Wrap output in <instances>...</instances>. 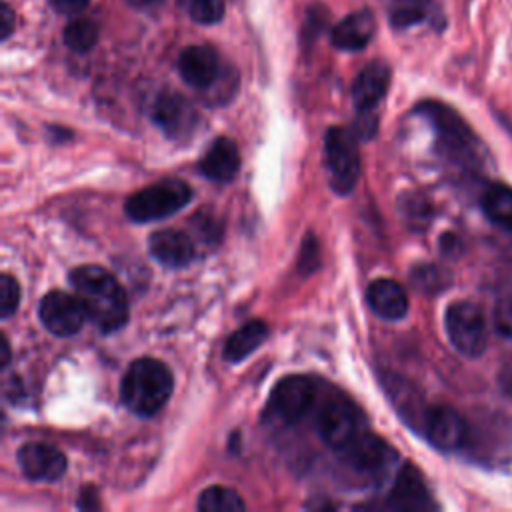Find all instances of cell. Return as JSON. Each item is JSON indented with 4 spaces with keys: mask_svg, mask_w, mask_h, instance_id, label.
<instances>
[{
    "mask_svg": "<svg viewBox=\"0 0 512 512\" xmlns=\"http://www.w3.org/2000/svg\"><path fill=\"white\" fill-rule=\"evenodd\" d=\"M70 284L88 318L102 332L120 330L128 322V298L112 272L96 264H84L70 272Z\"/></svg>",
    "mask_w": 512,
    "mask_h": 512,
    "instance_id": "1",
    "label": "cell"
},
{
    "mask_svg": "<svg viewBox=\"0 0 512 512\" xmlns=\"http://www.w3.org/2000/svg\"><path fill=\"white\" fill-rule=\"evenodd\" d=\"M174 390L170 368L154 358L134 360L120 382V398L138 416H152L168 402Z\"/></svg>",
    "mask_w": 512,
    "mask_h": 512,
    "instance_id": "2",
    "label": "cell"
},
{
    "mask_svg": "<svg viewBox=\"0 0 512 512\" xmlns=\"http://www.w3.org/2000/svg\"><path fill=\"white\" fill-rule=\"evenodd\" d=\"M436 130L444 154L460 164H474L478 160V140L470 126L450 106L426 100L416 108Z\"/></svg>",
    "mask_w": 512,
    "mask_h": 512,
    "instance_id": "3",
    "label": "cell"
},
{
    "mask_svg": "<svg viewBox=\"0 0 512 512\" xmlns=\"http://www.w3.org/2000/svg\"><path fill=\"white\" fill-rule=\"evenodd\" d=\"M190 198L192 190L184 180L166 178L134 192L124 204V212L132 222H154L176 214Z\"/></svg>",
    "mask_w": 512,
    "mask_h": 512,
    "instance_id": "4",
    "label": "cell"
},
{
    "mask_svg": "<svg viewBox=\"0 0 512 512\" xmlns=\"http://www.w3.org/2000/svg\"><path fill=\"white\" fill-rule=\"evenodd\" d=\"M316 430L322 442L338 452L364 430H368V426L362 410L350 398L332 394L320 404L316 412Z\"/></svg>",
    "mask_w": 512,
    "mask_h": 512,
    "instance_id": "5",
    "label": "cell"
},
{
    "mask_svg": "<svg viewBox=\"0 0 512 512\" xmlns=\"http://www.w3.org/2000/svg\"><path fill=\"white\" fill-rule=\"evenodd\" d=\"M324 158L334 194H350L360 176V154L354 134L342 126L328 128L324 136Z\"/></svg>",
    "mask_w": 512,
    "mask_h": 512,
    "instance_id": "6",
    "label": "cell"
},
{
    "mask_svg": "<svg viewBox=\"0 0 512 512\" xmlns=\"http://www.w3.org/2000/svg\"><path fill=\"white\" fill-rule=\"evenodd\" d=\"M444 328L450 344L466 358H478L486 350L488 332L482 310L466 300L452 302L444 312Z\"/></svg>",
    "mask_w": 512,
    "mask_h": 512,
    "instance_id": "7",
    "label": "cell"
},
{
    "mask_svg": "<svg viewBox=\"0 0 512 512\" xmlns=\"http://www.w3.org/2000/svg\"><path fill=\"white\" fill-rule=\"evenodd\" d=\"M316 384L302 374H290L276 382L268 398V412L282 424L300 422L314 406Z\"/></svg>",
    "mask_w": 512,
    "mask_h": 512,
    "instance_id": "8",
    "label": "cell"
},
{
    "mask_svg": "<svg viewBox=\"0 0 512 512\" xmlns=\"http://www.w3.org/2000/svg\"><path fill=\"white\" fill-rule=\"evenodd\" d=\"M336 454L348 468L376 478L386 476L392 470L394 462L398 460L394 448L370 430H364Z\"/></svg>",
    "mask_w": 512,
    "mask_h": 512,
    "instance_id": "9",
    "label": "cell"
},
{
    "mask_svg": "<svg viewBox=\"0 0 512 512\" xmlns=\"http://www.w3.org/2000/svg\"><path fill=\"white\" fill-rule=\"evenodd\" d=\"M38 316L42 326L54 336H72L84 326L88 312L76 294L52 290L42 296Z\"/></svg>",
    "mask_w": 512,
    "mask_h": 512,
    "instance_id": "10",
    "label": "cell"
},
{
    "mask_svg": "<svg viewBox=\"0 0 512 512\" xmlns=\"http://www.w3.org/2000/svg\"><path fill=\"white\" fill-rule=\"evenodd\" d=\"M154 124L174 142H184L194 134L198 114L178 92H162L152 104Z\"/></svg>",
    "mask_w": 512,
    "mask_h": 512,
    "instance_id": "11",
    "label": "cell"
},
{
    "mask_svg": "<svg viewBox=\"0 0 512 512\" xmlns=\"http://www.w3.org/2000/svg\"><path fill=\"white\" fill-rule=\"evenodd\" d=\"M426 436V440L442 452H450V450H458L466 436H468V428L464 418L450 406H430L426 416H424V424H422V432Z\"/></svg>",
    "mask_w": 512,
    "mask_h": 512,
    "instance_id": "12",
    "label": "cell"
},
{
    "mask_svg": "<svg viewBox=\"0 0 512 512\" xmlns=\"http://www.w3.org/2000/svg\"><path fill=\"white\" fill-rule=\"evenodd\" d=\"M178 72L194 90H210L222 74L218 52L204 44L188 46L178 56Z\"/></svg>",
    "mask_w": 512,
    "mask_h": 512,
    "instance_id": "13",
    "label": "cell"
},
{
    "mask_svg": "<svg viewBox=\"0 0 512 512\" xmlns=\"http://www.w3.org/2000/svg\"><path fill=\"white\" fill-rule=\"evenodd\" d=\"M18 464L32 482H56L66 472V456L46 442L24 444L18 450Z\"/></svg>",
    "mask_w": 512,
    "mask_h": 512,
    "instance_id": "14",
    "label": "cell"
},
{
    "mask_svg": "<svg viewBox=\"0 0 512 512\" xmlns=\"http://www.w3.org/2000/svg\"><path fill=\"white\" fill-rule=\"evenodd\" d=\"M388 506L394 510H432L436 508L420 470L406 462L396 474L388 494Z\"/></svg>",
    "mask_w": 512,
    "mask_h": 512,
    "instance_id": "15",
    "label": "cell"
},
{
    "mask_svg": "<svg viewBox=\"0 0 512 512\" xmlns=\"http://www.w3.org/2000/svg\"><path fill=\"white\" fill-rule=\"evenodd\" d=\"M390 84V68L382 60L364 66L352 84V102L358 114L372 112L384 98Z\"/></svg>",
    "mask_w": 512,
    "mask_h": 512,
    "instance_id": "16",
    "label": "cell"
},
{
    "mask_svg": "<svg viewBox=\"0 0 512 512\" xmlns=\"http://www.w3.org/2000/svg\"><path fill=\"white\" fill-rule=\"evenodd\" d=\"M152 258L166 268H184L194 258V244L188 234L174 228L156 230L148 238Z\"/></svg>",
    "mask_w": 512,
    "mask_h": 512,
    "instance_id": "17",
    "label": "cell"
},
{
    "mask_svg": "<svg viewBox=\"0 0 512 512\" xmlns=\"http://www.w3.org/2000/svg\"><path fill=\"white\" fill-rule=\"evenodd\" d=\"M376 32V18L368 8H360L348 16H344L332 28V46L346 52H356L368 46Z\"/></svg>",
    "mask_w": 512,
    "mask_h": 512,
    "instance_id": "18",
    "label": "cell"
},
{
    "mask_svg": "<svg viewBox=\"0 0 512 512\" xmlns=\"http://www.w3.org/2000/svg\"><path fill=\"white\" fill-rule=\"evenodd\" d=\"M366 302L372 312L384 320H400L408 312V296L404 288L390 278H378L368 284Z\"/></svg>",
    "mask_w": 512,
    "mask_h": 512,
    "instance_id": "19",
    "label": "cell"
},
{
    "mask_svg": "<svg viewBox=\"0 0 512 512\" xmlns=\"http://www.w3.org/2000/svg\"><path fill=\"white\" fill-rule=\"evenodd\" d=\"M202 176L214 182H230L240 168V154L230 138H216L198 164Z\"/></svg>",
    "mask_w": 512,
    "mask_h": 512,
    "instance_id": "20",
    "label": "cell"
},
{
    "mask_svg": "<svg viewBox=\"0 0 512 512\" xmlns=\"http://www.w3.org/2000/svg\"><path fill=\"white\" fill-rule=\"evenodd\" d=\"M268 334H270V328L266 322L250 320L228 336L222 354L228 362H240L248 358L256 348H260L266 342Z\"/></svg>",
    "mask_w": 512,
    "mask_h": 512,
    "instance_id": "21",
    "label": "cell"
},
{
    "mask_svg": "<svg viewBox=\"0 0 512 512\" xmlns=\"http://www.w3.org/2000/svg\"><path fill=\"white\" fill-rule=\"evenodd\" d=\"M388 394L392 398V402L396 404L400 416L418 432H422V424H424V416L428 412L430 406H424V402L416 396L414 388L404 382L402 378H396L394 382L386 384Z\"/></svg>",
    "mask_w": 512,
    "mask_h": 512,
    "instance_id": "22",
    "label": "cell"
},
{
    "mask_svg": "<svg viewBox=\"0 0 512 512\" xmlns=\"http://www.w3.org/2000/svg\"><path fill=\"white\" fill-rule=\"evenodd\" d=\"M482 210L490 222L512 230V188L494 182L482 194Z\"/></svg>",
    "mask_w": 512,
    "mask_h": 512,
    "instance_id": "23",
    "label": "cell"
},
{
    "mask_svg": "<svg viewBox=\"0 0 512 512\" xmlns=\"http://www.w3.org/2000/svg\"><path fill=\"white\" fill-rule=\"evenodd\" d=\"M196 506L202 512H242L246 508L242 496L236 490L220 484L202 490Z\"/></svg>",
    "mask_w": 512,
    "mask_h": 512,
    "instance_id": "24",
    "label": "cell"
},
{
    "mask_svg": "<svg viewBox=\"0 0 512 512\" xmlns=\"http://www.w3.org/2000/svg\"><path fill=\"white\" fill-rule=\"evenodd\" d=\"M62 38L72 52H88L98 40V28L88 18H74L66 24Z\"/></svg>",
    "mask_w": 512,
    "mask_h": 512,
    "instance_id": "25",
    "label": "cell"
},
{
    "mask_svg": "<svg viewBox=\"0 0 512 512\" xmlns=\"http://www.w3.org/2000/svg\"><path fill=\"white\" fill-rule=\"evenodd\" d=\"M186 14L198 24H216L224 18V0H178Z\"/></svg>",
    "mask_w": 512,
    "mask_h": 512,
    "instance_id": "26",
    "label": "cell"
},
{
    "mask_svg": "<svg viewBox=\"0 0 512 512\" xmlns=\"http://www.w3.org/2000/svg\"><path fill=\"white\" fill-rule=\"evenodd\" d=\"M20 302V286L14 276L4 272L0 276V318L6 320L18 310Z\"/></svg>",
    "mask_w": 512,
    "mask_h": 512,
    "instance_id": "27",
    "label": "cell"
},
{
    "mask_svg": "<svg viewBox=\"0 0 512 512\" xmlns=\"http://www.w3.org/2000/svg\"><path fill=\"white\" fill-rule=\"evenodd\" d=\"M424 16V8L418 0H396L390 10V20L396 28L416 24Z\"/></svg>",
    "mask_w": 512,
    "mask_h": 512,
    "instance_id": "28",
    "label": "cell"
},
{
    "mask_svg": "<svg viewBox=\"0 0 512 512\" xmlns=\"http://www.w3.org/2000/svg\"><path fill=\"white\" fill-rule=\"evenodd\" d=\"M328 22V12L324 6H310L304 18V26H302V38L310 44L314 42V38L326 28Z\"/></svg>",
    "mask_w": 512,
    "mask_h": 512,
    "instance_id": "29",
    "label": "cell"
},
{
    "mask_svg": "<svg viewBox=\"0 0 512 512\" xmlns=\"http://www.w3.org/2000/svg\"><path fill=\"white\" fill-rule=\"evenodd\" d=\"M412 280L424 292H436V290H442V286H444L442 272L436 266H418V268H414Z\"/></svg>",
    "mask_w": 512,
    "mask_h": 512,
    "instance_id": "30",
    "label": "cell"
},
{
    "mask_svg": "<svg viewBox=\"0 0 512 512\" xmlns=\"http://www.w3.org/2000/svg\"><path fill=\"white\" fill-rule=\"evenodd\" d=\"M320 252H318V242L312 234H308L304 240H302V250H300V260H298V268L302 270V274H310L312 270L318 268L320 264Z\"/></svg>",
    "mask_w": 512,
    "mask_h": 512,
    "instance_id": "31",
    "label": "cell"
},
{
    "mask_svg": "<svg viewBox=\"0 0 512 512\" xmlns=\"http://www.w3.org/2000/svg\"><path fill=\"white\" fill-rule=\"evenodd\" d=\"M496 326L504 336L512 338V300H506V302L498 304V308H496Z\"/></svg>",
    "mask_w": 512,
    "mask_h": 512,
    "instance_id": "32",
    "label": "cell"
},
{
    "mask_svg": "<svg viewBox=\"0 0 512 512\" xmlns=\"http://www.w3.org/2000/svg\"><path fill=\"white\" fill-rule=\"evenodd\" d=\"M90 0H52V6L60 14H78L88 6Z\"/></svg>",
    "mask_w": 512,
    "mask_h": 512,
    "instance_id": "33",
    "label": "cell"
},
{
    "mask_svg": "<svg viewBox=\"0 0 512 512\" xmlns=\"http://www.w3.org/2000/svg\"><path fill=\"white\" fill-rule=\"evenodd\" d=\"M14 22H16V18H14L12 8H10L8 4H2V10H0V24H2L0 38H2V40H6V38L12 34V30H14Z\"/></svg>",
    "mask_w": 512,
    "mask_h": 512,
    "instance_id": "34",
    "label": "cell"
},
{
    "mask_svg": "<svg viewBox=\"0 0 512 512\" xmlns=\"http://www.w3.org/2000/svg\"><path fill=\"white\" fill-rule=\"evenodd\" d=\"M500 388L506 396L512 398V362H508L506 366H502L500 370Z\"/></svg>",
    "mask_w": 512,
    "mask_h": 512,
    "instance_id": "35",
    "label": "cell"
},
{
    "mask_svg": "<svg viewBox=\"0 0 512 512\" xmlns=\"http://www.w3.org/2000/svg\"><path fill=\"white\" fill-rule=\"evenodd\" d=\"M78 506H80L82 510L98 508V496L94 494L92 488H84V490H82V496L78 498Z\"/></svg>",
    "mask_w": 512,
    "mask_h": 512,
    "instance_id": "36",
    "label": "cell"
},
{
    "mask_svg": "<svg viewBox=\"0 0 512 512\" xmlns=\"http://www.w3.org/2000/svg\"><path fill=\"white\" fill-rule=\"evenodd\" d=\"M0 340H2V362H0V366L6 368L8 362H10V344H8V338L4 334H0Z\"/></svg>",
    "mask_w": 512,
    "mask_h": 512,
    "instance_id": "37",
    "label": "cell"
},
{
    "mask_svg": "<svg viewBox=\"0 0 512 512\" xmlns=\"http://www.w3.org/2000/svg\"><path fill=\"white\" fill-rule=\"evenodd\" d=\"M126 2L134 8H152V6H158L162 0H126Z\"/></svg>",
    "mask_w": 512,
    "mask_h": 512,
    "instance_id": "38",
    "label": "cell"
}]
</instances>
